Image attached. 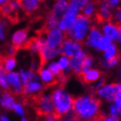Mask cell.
I'll return each instance as SVG.
<instances>
[{"mask_svg":"<svg viewBox=\"0 0 121 121\" xmlns=\"http://www.w3.org/2000/svg\"><path fill=\"white\" fill-rule=\"evenodd\" d=\"M80 121H90L100 113V100L93 94H85L73 99V109Z\"/></svg>","mask_w":121,"mask_h":121,"instance_id":"obj_1","label":"cell"},{"mask_svg":"<svg viewBox=\"0 0 121 121\" xmlns=\"http://www.w3.org/2000/svg\"><path fill=\"white\" fill-rule=\"evenodd\" d=\"M51 99L55 106V113L61 117L72 111L73 98L63 88L62 86H59L52 92Z\"/></svg>","mask_w":121,"mask_h":121,"instance_id":"obj_2","label":"cell"},{"mask_svg":"<svg viewBox=\"0 0 121 121\" xmlns=\"http://www.w3.org/2000/svg\"><path fill=\"white\" fill-rule=\"evenodd\" d=\"M89 23H90L89 18L86 17L85 16H83L81 13L77 14L75 22L73 23V27L68 31H65L67 37L70 38V39L75 41L81 44L83 43L86 31L88 29Z\"/></svg>","mask_w":121,"mask_h":121,"instance_id":"obj_3","label":"cell"},{"mask_svg":"<svg viewBox=\"0 0 121 121\" xmlns=\"http://www.w3.org/2000/svg\"><path fill=\"white\" fill-rule=\"evenodd\" d=\"M35 108L41 116L55 113V106L51 99V94L38 95L35 99Z\"/></svg>","mask_w":121,"mask_h":121,"instance_id":"obj_4","label":"cell"},{"mask_svg":"<svg viewBox=\"0 0 121 121\" xmlns=\"http://www.w3.org/2000/svg\"><path fill=\"white\" fill-rule=\"evenodd\" d=\"M18 7L19 6L15 0H10L6 4L0 8V13L3 17L6 18L9 21V23L15 24V23H17L20 20Z\"/></svg>","mask_w":121,"mask_h":121,"instance_id":"obj_5","label":"cell"},{"mask_svg":"<svg viewBox=\"0 0 121 121\" xmlns=\"http://www.w3.org/2000/svg\"><path fill=\"white\" fill-rule=\"evenodd\" d=\"M59 54L61 56H65L68 58H71L82 51L81 44L75 41L72 40L70 38H66L61 44L58 47Z\"/></svg>","mask_w":121,"mask_h":121,"instance_id":"obj_6","label":"cell"},{"mask_svg":"<svg viewBox=\"0 0 121 121\" xmlns=\"http://www.w3.org/2000/svg\"><path fill=\"white\" fill-rule=\"evenodd\" d=\"M78 11L79 10L75 5L73 4H69L68 10L66 11L62 18L59 21V29H60L62 31H68L70 30L75 22V18L78 14Z\"/></svg>","mask_w":121,"mask_h":121,"instance_id":"obj_7","label":"cell"},{"mask_svg":"<svg viewBox=\"0 0 121 121\" xmlns=\"http://www.w3.org/2000/svg\"><path fill=\"white\" fill-rule=\"evenodd\" d=\"M46 42L51 48H58L63 41L67 38L65 31H62L60 29H53L46 35Z\"/></svg>","mask_w":121,"mask_h":121,"instance_id":"obj_8","label":"cell"},{"mask_svg":"<svg viewBox=\"0 0 121 121\" xmlns=\"http://www.w3.org/2000/svg\"><path fill=\"white\" fill-rule=\"evenodd\" d=\"M7 81L12 93L16 95H20L23 92V83L21 80L20 74L17 72L7 73Z\"/></svg>","mask_w":121,"mask_h":121,"instance_id":"obj_9","label":"cell"},{"mask_svg":"<svg viewBox=\"0 0 121 121\" xmlns=\"http://www.w3.org/2000/svg\"><path fill=\"white\" fill-rule=\"evenodd\" d=\"M26 16H31L40 7V4L45 0H15Z\"/></svg>","mask_w":121,"mask_h":121,"instance_id":"obj_10","label":"cell"},{"mask_svg":"<svg viewBox=\"0 0 121 121\" xmlns=\"http://www.w3.org/2000/svg\"><path fill=\"white\" fill-rule=\"evenodd\" d=\"M96 93L100 97L106 101H113L116 95V84H105L96 90Z\"/></svg>","mask_w":121,"mask_h":121,"instance_id":"obj_11","label":"cell"},{"mask_svg":"<svg viewBox=\"0 0 121 121\" xmlns=\"http://www.w3.org/2000/svg\"><path fill=\"white\" fill-rule=\"evenodd\" d=\"M43 88H44L43 84L38 81V80H31L23 84V93L28 96L38 95L39 93H42Z\"/></svg>","mask_w":121,"mask_h":121,"instance_id":"obj_12","label":"cell"},{"mask_svg":"<svg viewBox=\"0 0 121 121\" xmlns=\"http://www.w3.org/2000/svg\"><path fill=\"white\" fill-rule=\"evenodd\" d=\"M38 75L41 81H43V84L47 86H55L56 83H58L57 77L54 75L50 71L48 70V68H45L44 67H41L38 68Z\"/></svg>","mask_w":121,"mask_h":121,"instance_id":"obj_13","label":"cell"},{"mask_svg":"<svg viewBox=\"0 0 121 121\" xmlns=\"http://www.w3.org/2000/svg\"><path fill=\"white\" fill-rule=\"evenodd\" d=\"M28 29H23L17 31L13 35L12 37V46L18 50L20 48H23L27 42V36H28Z\"/></svg>","mask_w":121,"mask_h":121,"instance_id":"obj_14","label":"cell"},{"mask_svg":"<svg viewBox=\"0 0 121 121\" xmlns=\"http://www.w3.org/2000/svg\"><path fill=\"white\" fill-rule=\"evenodd\" d=\"M87 54L85 53L84 51H81L80 53L75 55L74 56L70 58V64L69 67L71 68V71L74 73L75 74L78 75L81 73V68H82V64H83V60L85 57L86 56Z\"/></svg>","mask_w":121,"mask_h":121,"instance_id":"obj_15","label":"cell"},{"mask_svg":"<svg viewBox=\"0 0 121 121\" xmlns=\"http://www.w3.org/2000/svg\"><path fill=\"white\" fill-rule=\"evenodd\" d=\"M79 77L81 78V81L85 84H93L98 81L102 76V73L98 69H92L90 68L86 73L79 74Z\"/></svg>","mask_w":121,"mask_h":121,"instance_id":"obj_16","label":"cell"},{"mask_svg":"<svg viewBox=\"0 0 121 121\" xmlns=\"http://www.w3.org/2000/svg\"><path fill=\"white\" fill-rule=\"evenodd\" d=\"M68 6L69 3L68 0H57L51 12L53 13V15L56 17L57 20L60 21L68 10Z\"/></svg>","mask_w":121,"mask_h":121,"instance_id":"obj_17","label":"cell"},{"mask_svg":"<svg viewBox=\"0 0 121 121\" xmlns=\"http://www.w3.org/2000/svg\"><path fill=\"white\" fill-rule=\"evenodd\" d=\"M17 101L13 93L9 91H5L0 96V106L6 110H13V107L16 105Z\"/></svg>","mask_w":121,"mask_h":121,"instance_id":"obj_18","label":"cell"},{"mask_svg":"<svg viewBox=\"0 0 121 121\" xmlns=\"http://www.w3.org/2000/svg\"><path fill=\"white\" fill-rule=\"evenodd\" d=\"M102 35H101L100 31L96 28L95 26H92L90 30V33H89L88 36L86 38V44L92 48H95L98 44L99 41L101 38Z\"/></svg>","mask_w":121,"mask_h":121,"instance_id":"obj_19","label":"cell"},{"mask_svg":"<svg viewBox=\"0 0 121 121\" xmlns=\"http://www.w3.org/2000/svg\"><path fill=\"white\" fill-rule=\"evenodd\" d=\"M104 34L106 37L109 38L112 42L119 40V31L117 29L116 25L113 23H108L107 24L104 26Z\"/></svg>","mask_w":121,"mask_h":121,"instance_id":"obj_20","label":"cell"},{"mask_svg":"<svg viewBox=\"0 0 121 121\" xmlns=\"http://www.w3.org/2000/svg\"><path fill=\"white\" fill-rule=\"evenodd\" d=\"M16 64H17V60L15 59V56H4V66H3V68L7 73H9V72H11L15 68Z\"/></svg>","mask_w":121,"mask_h":121,"instance_id":"obj_21","label":"cell"},{"mask_svg":"<svg viewBox=\"0 0 121 121\" xmlns=\"http://www.w3.org/2000/svg\"><path fill=\"white\" fill-rule=\"evenodd\" d=\"M20 77H21V80L23 81V83H26V82H28L29 81H31V80H39V77H38L36 74H35V71L34 70H21L20 73Z\"/></svg>","mask_w":121,"mask_h":121,"instance_id":"obj_22","label":"cell"},{"mask_svg":"<svg viewBox=\"0 0 121 121\" xmlns=\"http://www.w3.org/2000/svg\"><path fill=\"white\" fill-rule=\"evenodd\" d=\"M0 87L4 91L10 89V86L7 81V72L4 68L0 70Z\"/></svg>","mask_w":121,"mask_h":121,"instance_id":"obj_23","label":"cell"},{"mask_svg":"<svg viewBox=\"0 0 121 121\" xmlns=\"http://www.w3.org/2000/svg\"><path fill=\"white\" fill-rule=\"evenodd\" d=\"M112 44V41L109 39V38H107L105 35V36H101V38L99 39V41L98 44H97V46H96V49H98V50H105V49H106V48H108L109 46Z\"/></svg>","mask_w":121,"mask_h":121,"instance_id":"obj_24","label":"cell"},{"mask_svg":"<svg viewBox=\"0 0 121 121\" xmlns=\"http://www.w3.org/2000/svg\"><path fill=\"white\" fill-rule=\"evenodd\" d=\"M119 55L118 54V50H117L116 46L112 43L111 45L109 46L108 48L104 50V57L106 60H109V59L112 58L115 56Z\"/></svg>","mask_w":121,"mask_h":121,"instance_id":"obj_25","label":"cell"},{"mask_svg":"<svg viewBox=\"0 0 121 121\" xmlns=\"http://www.w3.org/2000/svg\"><path fill=\"white\" fill-rule=\"evenodd\" d=\"M48 69L57 78L60 77L61 74H63L62 69L60 68V67L57 62H51L50 64H48Z\"/></svg>","mask_w":121,"mask_h":121,"instance_id":"obj_26","label":"cell"},{"mask_svg":"<svg viewBox=\"0 0 121 121\" xmlns=\"http://www.w3.org/2000/svg\"><path fill=\"white\" fill-rule=\"evenodd\" d=\"M109 114L119 119L121 117V107L112 101V103L110 105L109 107Z\"/></svg>","mask_w":121,"mask_h":121,"instance_id":"obj_27","label":"cell"},{"mask_svg":"<svg viewBox=\"0 0 121 121\" xmlns=\"http://www.w3.org/2000/svg\"><path fill=\"white\" fill-rule=\"evenodd\" d=\"M92 65H93V58H92L90 56L86 55V56L85 57V59H84V60H83V64H82V68H81V73H79V74L86 73V71L90 69Z\"/></svg>","mask_w":121,"mask_h":121,"instance_id":"obj_28","label":"cell"},{"mask_svg":"<svg viewBox=\"0 0 121 121\" xmlns=\"http://www.w3.org/2000/svg\"><path fill=\"white\" fill-rule=\"evenodd\" d=\"M119 60H120V56H119V55H117V56H115L112 58L109 59V60H106L105 61H103L102 65L105 68H112V67H114V66H116L118 64Z\"/></svg>","mask_w":121,"mask_h":121,"instance_id":"obj_29","label":"cell"},{"mask_svg":"<svg viewBox=\"0 0 121 121\" xmlns=\"http://www.w3.org/2000/svg\"><path fill=\"white\" fill-rule=\"evenodd\" d=\"M59 66L60 67V68L62 69V71L66 70L67 68H69V64H70V58H68L65 56H61L60 59H59L58 62Z\"/></svg>","mask_w":121,"mask_h":121,"instance_id":"obj_30","label":"cell"},{"mask_svg":"<svg viewBox=\"0 0 121 121\" xmlns=\"http://www.w3.org/2000/svg\"><path fill=\"white\" fill-rule=\"evenodd\" d=\"M60 121H80L73 111L69 112L67 114L60 117Z\"/></svg>","mask_w":121,"mask_h":121,"instance_id":"obj_31","label":"cell"},{"mask_svg":"<svg viewBox=\"0 0 121 121\" xmlns=\"http://www.w3.org/2000/svg\"><path fill=\"white\" fill-rule=\"evenodd\" d=\"M113 102L121 107V83H116V95Z\"/></svg>","mask_w":121,"mask_h":121,"instance_id":"obj_32","label":"cell"},{"mask_svg":"<svg viewBox=\"0 0 121 121\" xmlns=\"http://www.w3.org/2000/svg\"><path fill=\"white\" fill-rule=\"evenodd\" d=\"M88 1L89 0H69L68 3H69V4H74L76 7H77V9L81 11V10L84 8V6L87 4Z\"/></svg>","mask_w":121,"mask_h":121,"instance_id":"obj_33","label":"cell"},{"mask_svg":"<svg viewBox=\"0 0 121 121\" xmlns=\"http://www.w3.org/2000/svg\"><path fill=\"white\" fill-rule=\"evenodd\" d=\"M41 121H60V117L56 113H51L48 115H43Z\"/></svg>","mask_w":121,"mask_h":121,"instance_id":"obj_34","label":"cell"},{"mask_svg":"<svg viewBox=\"0 0 121 121\" xmlns=\"http://www.w3.org/2000/svg\"><path fill=\"white\" fill-rule=\"evenodd\" d=\"M13 111L15 112L16 113L19 115L21 117H23L24 114H25V111H24V108L22 104L20 103H16V105L13 107Z\"/></svg>","mask_w":121,"mask_h":121,"instance_id":"obj_35","label":"cell"},{"mask_svg":"<svg viewBox=\"0 0 121 121\" xmlns=\"http://www.w3.org/2000/svg\"><path fill=\"white\" fill-rule=\"evenodd\" d=\"M105 84H106V80H105L103 77H100V78L96 82L93 83V85L91 86V87H92V89H93V90L96 91V90H98L99 87H101L103 85H105Z\"/></svg>","mask_w":121,"mask_h":121,"instance_id":"obj_36","label":"cell"},{"mask_svg":"<svg viewBox=\"0 0 121 121\" xmlns=\"http://www.w3.org/2000/svg\"><path fill=\"white\" fill-rule=\"evenodd\" d=\"M114 18H115V21H116L115 23H119V24H121V7H119L116 9Z\"/></svg>","mask_w":121,"mask_h":121,"instance_id":"obj_37","label":"cell"},{"mask_svg":"<svg viewBox=\"0 0 121 121\" xmlns=\"http://www.w3.org/2000/svg\"><path fill=\"white\" fill-rule=\"evenodd\" d=\"M119 119L116 118L114 116H112V115H107V116H102L100 118V121H119Z\"/></svg>","mask_w":121,"mask_h":121,"instance_id":"obj_38","label":"cell"},{"mask_svg":"<svg viewBox=\"0 0 121 121\" xmlns=\"http://www.w3.org/2000/svg\"><path fill=\"white\" fill-rule=\"evenodd\" d=\"M5 26H6V23H5V22H3V23L0 24V40L4 38Z\"/></svg>","mask_w":121,"mask_h":121,"instance_id":"obj_39","label":"cell"},{"mask_svg":"<svg viewBox=\"0 0 121 121\" xmlns=\"http://www.w3.org/2000/svg\"><path fill=\"white\" fill-rule=\"evenodd\" d=\"M115 25H116L117 29H118V31H119V40L120 41L121 43V24H119V23H114Z\"/></svg>","mask_w":121,"mask_h":121,"instance_id":"obj_40","label":"cell"},{"mask_svg":"<svg viewBox=\"0 0 121 121\" xmlns=\"http://www.w3.org/2000/svg\"><path fill=\"white\" fill-rule=\"evenodd\" d=\"M0 121H10V119L5 115H0Z\"/></svg>","mask_w":121,"mask_h":121,"instance_id":"obj_41","label":"cell"},{"mask_svg":"<svg viewBox=\"0 0 121 121\" xmlns=\"http://www.w3.org/2000/svg\"><path fill=\"white\" fill-rule=\"evenodd\" d=\"M4 56H0V70L3 68V66H4Z\"/></svg>","mask_w":121,"mask_h":121,"instance_id":"obj_42","label":"cell"},{"mask_svg":"<svg viewBox=\"0 0 121 121\" xmlns=\"http://www.w3.org/2000/svg\"><path fill=\"white\" fill-rule=\"evenodd\" d=\"M9 1H10V0H0V8L3 7L4 4H6Z\"/></svg>","mask_w":121,"mask_h":121,"instance_id":"obj_43","label":"cell"},{"mask_svg":"<svg viewBox=\"0 0 121 121\" xmlns=\"http://www.w3.org/2000/svg\"><path fill=\"white\" fill-rule=\"evenodd\" d=\"M109 1H110V4H112V6H114V5H116L118 4L119 0H109Z\"/></svg>","mask_w":121,"mask_h":121,"instance_id":"obj_44","label":"cell"},{"mask_svg":"<svg viewBox=\"0 0 121 121\" xmlns=\"http://www.w3.org/2000/svg\"><path fill=\"white\" fill-rule=\"evenodd\" d=\"M90 121H100V118L98 117V118H95V119H92V120H90Z\"/></svg>","mask_w":121,"mask_h":121,"instance_id":"obj_45","label":"cell"},{"mask_svg":"<svg viewBox=\"0 0 121 121\" xmlns=\"http://www.w3.org/2000/svg\"><path fill=\"white\" fill-rule=\"evenodd\" d=\"M22 121H29V120L27 118H25V117L23 116V117H22Z\"/></svg>","mask_w":121,"mask_h":121,"instance_id":"obj_46","label":"cell"},{"mask_svg":"<svg viewBox=\"0 0 121 121\" xmlns=\"http://www.w3.org/2000/svg\"><path fill=\"white\" fill-rule=\"evenodd\" d=\"M3 23V17L2 15H1V13H0V24Z\"/></svg>","mask_w":121,"mask_h":121,"instance_id":"obj_47","label":"cell"},{"mask_svg":"<svg viewBox=\"0 0 121 121\" xmlns=\"http://www.w3.org/2000/svg\"><path fill=\"white\" fill-rule=\"evenodd\" d=\"M68 1H69V0H68Z\"/></svg>","mask_w":121,"mask_h":121,"instance_id":"obj_48","label":"cell"}]
</instances>
